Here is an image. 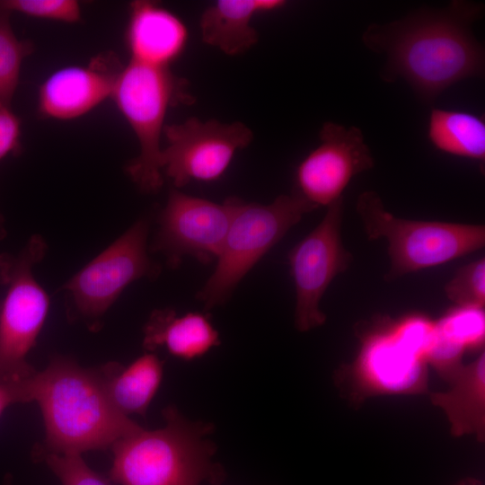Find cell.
<instances>
[{"label":"cell","mask_w":485,"mask_h":485,"mask_svg":"<svg viewBox=\"0 0 485 485\" xmlns=\"http://www.w3.org/2000/svg\"><path fill=\"white\" fill-rule=\"evenodd\" d=\"M100 369L112 405L125 416H144L162 382L163 361L148 353L126 367L110 363Z\"/></svg>","instance_id":"cell-19"},{"label":"cell","mask_w":485,"mask_h":485,"mask_svg":"<svg viewBox=\"0 0 485 485\" xmlns=\"http://www.w3.org/2000/svg\"><path fill=\"white\" fill-rule=\"evenodd\" d=\"M163 135L167 145L162 149L161 167L177 188L191 181L217 180L235 153L253 138L252 131L242 122L197 118L166 125Z\"/></svg>","instance_id":"cell-11"},{"label":"cell","mask_w":485,"mask_h":485,"mask_svg":"<svg viewBox=\"0 0 485 485\" xmlns=\"http://www.w3.org/2000/svg\"><path fill=\"white\" fill-rule=\"evenodd\" d=\"M357 212L369 241H387V280L445 264L485 245L484 225L400 218L386 211L373 190L359 195Z\"/></svg>","instance_id":"cell-5"},{"label":"cell","mask_w":485,"mask_h":485,"mask_svg":"<svg viewBox=\"0 0 485 485\" xmlns=\"http://www.w3.org/2000/svg\"><path fill=\"white\" fill-rule=\"evenodd\" d=\"M6 235V230H5V225H4V218L3 215L0 213V240L4 238Z\"/></svg>","instance_id":"cell-28"},{"label":"cell","mask_w":485,"mask_h":485,"mask_svg":"<svg viewBox=\"0 0 485 485\" xmlns=\"http://www.w3.org/2000/svg\"><path fill=\"white\" fill-rule=\"evenodd\" d=\"M234 205L235 198L217 204L172 190L159 218L153 250L163 252L172 264L183 256L211 262L220 252Z\"/></svg>","instance_id":"cell-12"},{"label":"cell","mask_w":485,"mask_h":485,"mask_svg":"<svg viewBox=\"0 0 485 485\" xmlns=\"http://www.w3.org/2000/svg\"><path fill=\"white\" fill-rule=\"evenodd\" d=\"M165 425L142 428L116 442L110 480L119 485H219L225 477L214 461L210 423L192 421L174 406L163 410Z\"/></svg>","instance_id":"cell-3"},{"label":"cell","mask_w":485,"mask_h":485,"mask_svg":"<svg viewBox=\"0 0 485 485\" xmlns=\"http://www.w3.org/2000/svg\"><path fill=\"white\" fill-rule=\"evenodd\" d=\"M42 459L62 485H110L104 477L86 464L80 454L45 453Z\"/></svg>","instance_id":"cell-25"},{"label":"cell","mask_w":485,"mask_h":485,"mask_svg":"<svg viewBox=\"0 0 485 485\" xmlns=\"http://www.w3.org/2000/svg\"><path fill=\"white\" fill-rule=\"evenodd\" d=\"M33 51L29 40H19L10 13H0V101L10 104L19 84L22 61Z\"/></svg>","instance_id":"cell-22"},{"label":"cell","mask_w":485,"mask_h":485,"mask_svg":"<svg viewBox=\"0 0 485 485\" xmlns=\"http://www.w3.org/2000/svg\"><path fill=\"white\" fill-rule=\"evenodd\" d=\"M147 234V221L138 220L63 286L76 314L101 316L128 285L156 274L146 252Z\"/></svg>","instance_id":"cell-10"},{"label":"cell","mask_w":485,"mask_h":485,"mask_svg":"<svg viewBox=\"0 0 485 485\" xmlns=\"http://www.w3.org/2000/svg\"><path fill=\"white\" fill-rule=\"evenodd\" d=\"M0 13H19L30 17L74 23L81 19L75 0H0Z\"/></svg>","instance_id":"cell-24"},{"label":"cell","mask_w":485,"mask_h":485,"mask_svg":"<svg viewBox=\"0 0 485 485\" xmlns=\"http://www.w3.org/2000/svg\"><path fill=\"white\" fill-rule=\"evenodd\" d=\"M483 309L456 306L435 322L436 335L463 353L481 349L485 337Z\"/></svg>","instance_id":"cell-21"},{"label":"cell","mask_w":485,"mask_h":485,"mask_svg":"<svg viewBox=\"0 0 485 485\" xmlns=\"http://www.w3.org/2000/svg\"><path fill=\"white\" fill-rule=\"evenodd\" d=\"M21 120L10 104L0 101V161L21 150Z\"/></svg>","instance_id":"cell-26"},{"label":"cell","mask_w":485,"mask_h":485,"mask_svg":"<svg viewBox=\"0 0 485 485\" xmlns=\"http://www.w3.org/2000/svg\"><path fill=\"white\" fill-rule=\"evenodd\" d=\"M46 244L34 235L17 254L0 255V281L6 287L0 307V382L19 383L35 370L27 362L46 320L49 301L32 268Z\"/></svg>","instance_id":"cell-8"},{"label":"cell","mask_w":485,"mask_h":485,"mask_svg":"<svg viewBox=\"0 0 485 485\" xmlns=\"http://www.w3.org/2000/svg\"><path fill=\"white\" fill-rule=\"evenodd\" d=\"M316 206L296 190L268 205L235 198L232 219L213 274L198 293L207 309L224 304L240 280Z\"/></svg>","instance_id":"cell-6"},{"label":"cell","mask_w":485,"mask_h":485,"mask_svg":"<svg viewBox=\"0 0 485 485\" xmlns=\"http://www.w3.org/2000/svg\"><path fill=\"white\" fill-rule=\"evenodd\" d=\"M445 293L456 306L484 308V258L459 269L454 278L445 284Z\"/></svg>","instance_id":"cell-23"},{"label":"cell","mask_w":485,"mask_h":485,"mask_svg":"<svg viewBox=\"0 0 485 485\" xmlns=\"http://www.w3.org/2000/svg\"><path fill=\"white\" fill-rule=\"evenodd\" d=\"M343 210L342 198L329 205L321 223L288 254L295 287V325L299 331L324 324L320 302L334 278L352 261L341 240Z\"/></svg>","instance_id":"cell-9"},{"label":"cell","mask_w":485,"mask_h":485,"mask_svg":"<svg viewBox=\"0 0 485 485\" xmlns=\"http://www.w3.org/2000/svg\"><path fill=\"white\" fill-rule=\"evenodd\" d=\"M144 347H165L174 357L192 360L220 344L218 332L200 313L177 315L171 309L155 311L145 327Z\"/></svg>","instance_id":"cell-18"},{"label":"cell","mask_w":485,"mask_h":485,"mask_svg":"<svg viewBox=\"0 0 485 485\" xmlns=\"http://www.w3.org/2000/svg\"><path fill=\"white\" fill-rule=\"evenodd\" d=\"M448 383V390L430 394L431 402L445 412L454 436L475 435L482 442L485 437L484 351L472 362L463 365Z\"/></svg>","instance_id":"cell-17"},{"label":"cell","mask_w":485,"mask_h":485,"mask_svg":"<svg viewBox=\"0 0 485 485\" xmlns=\"http://www.w3.org/2000/svg\"><path fill=\"white\" fill-rule=\"evenodd\" d=\"M17 385L21 402L36 401L41 410L47 453L81 455L111 448L141 428L112 405L100 367L56 357Z\"/></svg>","instance_id":"cell-2"},{"label":"cell","mask_w":485,"mask_h":485,"mask_svg":"<svg viewBox=\"0 0 485 485\" xmlns=\"http://www.w3.org/2000/svg\"><path fill=\"white\" fill-rule=\"evenodd\" d=\"M283 0H219L209 5L199 21L202 40L226 55L235 56L258 41L251 21L259 13L278 10Z\"/></svg>","instance_id":"cell-16"},{"label":"cell","mask_w":485,"mask_h":485,"mask_svg":"<svg viewBox=\"0 0 485 485\" xmlns=\"http://www.w3.org/2000/svg\"><path fill=\"white\" fill-rule=\"evenodd\" d=\"M110 98L139 144V154L127 172L142 191L155 192L163 185L160 141L165 116L172 104L190 99L185 84L169 68L130 61L119 71Z\"/></svg>","instance_id":"cell-7"},{"label":"cell","mask_w":485,"mask_h":485,"mask_svg":"<svg viewBox=\"0 0 485 485\" xmlns=\"http://www.w3.org/2000/svg\"><path fill=\"white\" fill-rule=\"evenodd\" d=\"M188 30L171 11L151 1L130 4L126 43L131 62L169 68L184 50Z\"/></svg>","instance_id":"cell-15"},{"label":"cell","mask_w":485,"mask_h":485,"mask_svg":"<svg viewBox=\"0 0 485 485\" xmlns=\"http://www.w3.org/2000/svg\"><path fill=\"white\" fill-rule=\"evenodd\" d=\"M459 485H481V484L474 481H465L463 482L459 483Z\"/></svg>","instance_id":"cell-29"},{"label":"cell","mask_w":485,"mask_h":485,"mask_svg":"<svg viewBox=\"0 0 485 485\" xmlns=\"http://www.w3.org/2000/svg\"><path fill=\"white\" fill-rule=\"evenodd\" d=\"M319 137V146L300 163L295 173V190L317 207L342 198L351 180L375 164L357 127L328 121Z\"/></svg>","instance_id":"cell-13"},{"label":"cell","mask_w":485,"mask_h":485,"mask_svg":"<svg viewBox=\"0 0 485 485\" xmlns=\"http://www.w3.org/2000/svg\"><path fill=\"white\" fill-rule=\"evenodd\" d=\"M434 333L435 322L422 314L382 320L361 334L355 360L336 374L339 386L357 404L373 396L427 392Z\"/></svg>","instance_id":"cell-4"},{"label":"cell","mask_w":485,"mask_h":485,"mask_svg":"<svg viewBox=\"0 0 485 485\" xmlns=\"http://www.w3.org/2000/svg\"><path fill=\"white\" fill-rule=\"evenodd\" d=\"M483 4L453 1L442 9L422 8L389 23H373L362 35L364 45L386 57L385 82L403 79L424 102H433L451 85L482 76L485 55L472 24Z\"/></svg>","instance_id":"cell-1"},{"label":"cell","mask_w":485,"mask_h":485,"mask_svg":"<svg viewBox=\"0 0 485 485\" xmlns=\"http://www.w3.org/2000/svg\"><path fill=\"white\" fill-rule=\"evenodd\" d=\"M428 139L436 150L483 163L485 120L464 110L433 108L427 128Z\"/></svg>","instance_id":"cell-20"},{"label":"cell","mask_w":485,"mask_h":485,"mask_svg":"<svg viewBox=\"0 0 485 485\" xmlns=\"http://www.w3.org/2000/svg\"><path fill=\"white\" fill-rule=\"evenodd\" d=\"M16 402H21L17 384L0 382V416L9 405Z\"/></svg>","instance_id":"cell-27"},{"label":"cell","mask_w":485,"mask_h":485,"mask_svg":"<svg viewBox=\"0 0 485 485\" xmlns=\"http://www.w3.org/2000/svg\"><path fill=\"white\" fill-rule=\"evenodd\" d=\"M122 66L112 55L98 56L86 66H67L40 84L38 111L48 119L79 118L111 96Z\"/></svg>","instance_id":"cell-14"}]
</instances>
